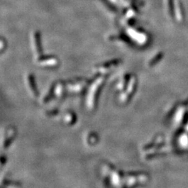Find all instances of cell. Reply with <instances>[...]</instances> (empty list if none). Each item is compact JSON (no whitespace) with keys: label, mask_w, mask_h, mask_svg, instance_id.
Masks as SVG:
<instances>
[{"label":"cell","mask_w":188,"mask_h":188,"mask_svg":"<svg viewBox=\"0 0 188 188\" xmlns=\"http://www.w3.org/2000/svg\"><path fill=\"white\" fill-rule=\"evenodd\" d=\"M103 82L104 77H99L96 80H94L92 82V84L90 85L87 97V105L89 107V109H93L96 106V96L99 91L100 87H101L102 84H103Z\"/></svg>","instance_id":"cell-1"},{"label":"cell","mask_w":188,"mask_h":188,"mask_svg":"<svg viewBox=\"0 0 188 188\" xmlns=\"http://www.w3.org/2000/svg\"><path fill=\"white\" fill-rule=\"evenodd\" d=\"M87 84V81L85 80H77L76 81L70 82L68 83L67 87L68 91L70 92H80L83 89Z\"/></svg>","instance_id":"cell-2"},{"label":"cell","mask_w":188,"mask_h":188,"mask_svg":"<svg viewBox=\"0 0 188 188\" xmlns=\"http://www.w3.org/2000/svg\"><path fill=\"white\" fill-rule=\"evenodd\" d=\"M119 63V60H116V61H112V62H108L107 63H105V64L101 66H99L98 68V72L100 73H106L107 71H109V70H110L112 68L116 67V65H118Z\"/></svg>","instance_id":"cell-3"},{"label":"cell","mask_w":188,"mask_h":188,"mask_svg":"<svg viewBox=\"0 0 188 188\" xmlns=\"http://www.w3.org/2000/svg\"><path fill=\"white\" fill-rule=\"evenodd\" d=\"M58 61L57 59L52 57H48L43 59L38 60V64L43 66H55L57 64Z\"/></svg>","instance_id":"cell-4"},{"label":"cell","mask_w":188,"mask_h":188,"mask_svg":"<svg viewBox=\"0 0 188 188\" xmlns=\"http://www.w3.org/2000/svg\"><path fill=\"white\" fill-rule=\"evenodd\" d=\"M28 84L30 91L32 93V94L34 96H37L38 95L37 90H36L35 84H34V79L33 76H31V75H29L28 77Z\"/></svg>","instance_id":"cell-5"},{"label":"cell","mask_w":188,"mask_h":188,"mask_svg":"<svg viewBox=\"0 0 188 188\" xmlns=\"http://www.w3.org/2000/svg\"><path fill=\"white\" fill-rule=\"evenodd\" d=\"M55 95L57 97H61L62 96L63 94V88L62 87V85L60 84V83H58V84L56 85V87L55 89Z\"/></svg>","instance_id":"cell-6"},{"label":"cell","mask_w":188,"mask_h":188,"mask_svg":"<svg viewBox=\"0 0 188 188\" xmlns=\"http://www.w3.org/2000/svg\"><path fill=\"white\" fill-rule=\"evenodd\" d=\"M73 115L72 114H68V115L66 116L64 121H65L66 123H73Z\"/></svg>","instance_id":"cell-7"}]
</instances>
